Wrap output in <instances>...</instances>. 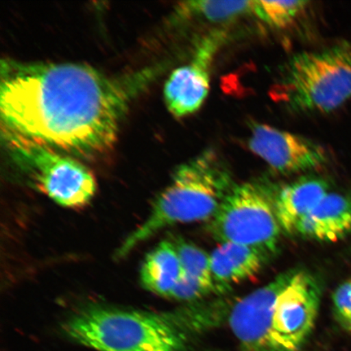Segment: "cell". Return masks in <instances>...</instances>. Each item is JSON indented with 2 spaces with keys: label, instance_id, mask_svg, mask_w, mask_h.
<instances>
[{
  "label": "cell",
  "instance_id": "cell-2",
  "mask_svg": "<svg viewBox=\"0 0 351 351\" xmlns=\"http://www.w3.org/2000/svg\"><path fill=\"white\" fill-rule=\"evenodd\" d=\"M234 185L229 169L212 150L182 165L169 185L154 202L144 222L117 249V258L128 256L166 228L178 223L208 222Z\"/></svg>",
  "mask_w": 351,
  "mask_h": 351
},
{
  "label": "cell",
  "instance_id": "cell-7",
  "mask_svg": "<svg viewBox=\"0 0 351 351\" xmlns=\"http://www.w3.org/2000/svg\"><path fill=\"white\" fill-rule=\"evenodd\" d=\"M208 229L221 243L249 245L273 254L282 232L274 199L256 182L234 185L223 200Z\"/></svg>",
  "mask_w": 351,
  "mask_h": 351
},
{
  "label": "cell",
  "instance_id": "cell-11",
  "mask_svg": "<svg viewBox=\"0 0 351 351\" xmlns=\"http://www.w3.org/2000/svg\"><path fill=\"white\" fill-rule=\"evenodd\" d=\"M270 254L241 244L221 243L210 258V270L217 293L228 291L232 285L260 273Z\"/></svg>",
  "mask_w": 351,
  "mask_h": 351
},
{
  "label": "cell",
  "instance_id": "cell-10",
  "mask_svg": "<svg viewBox=\"0 0 351 351\" xmlns=\"http://www.w3.org/2000/svg\"><path fill=\"white\" fill-rule=\"evenodd\" d=\"M326 179L306 176L280 189L274 199L276 218L284 234H295L297 227L329 193Z\"/></svg>",
  "mask_w": 351,
  "mask_h": 351
},
{
  "label": "cell",
  "instance_id": "cell-18",
  "mask_svg": "<svg viewBox=\"0 0 351 351\" xmlns=\"http://www.w3.org/2000/svg\"><path fill=\"white\" fill-rule=\"evenodd\" d=\"M332 304L337 322L344 330L351 332V280L337 288Z\"/></svg>",
  "mask_w": 351,
  "mask_h": 351
},
{
  "label": "cell",
  "instance_id": "cell-6",
  "mask_svg": "<svg viewBox=\"0 0 351 351\" xmlns=\"http://www.w3.org/2000/svg\"><path fill=\"white\" fill-rule=\"evenodd\" d=\"M274 351H298L317 322L322 288L304 270L292 269L265 285Z\"/></svg>",
  "mask_w": 351,
  "mask_h": 351
},
{
  "label": "cell",
  "instance_id": "cell-9",
  "mask_svg": "<svg viewBox=\"0 0 351 351\" xmlns=\"http://www.w3.org/2000/svg\"><path fill=\"white\" fill-rule=\"evenodd\" d=\"M221 39L219 33L204 39L197 47L194 60L171 73L165 83L164 96L167 107L174 117L191 115L207 99L210 90L209 67Z\"/></svg>",
  "mask_w": 351,
  "mask_h": 351
},
{
  "label": "cell",
  "instance_id": "cell-3",
  "mask_svg": "<svg viewBox=\"0 0 351 351\" xmlns=\"http://www.w3.org/2000/svg\"><path fill=\"white\" fill-rule=\"evenodd\" d=\"M186 320L173 314L91 306L63 324L65 335L97 351H186Z\"/></svg>",
  "mask_w": 351,
  "mask_h": 351
},
{
  "label": "cell",
  "instance_id": "cell-16",
  "mask_svg": "<svg viewBox=\"0 0 351 351\" xmlns=\"http://www.w3.org/2000/svg\"><path fill=\"white\" fill-rule=\"evenodd\" d=\"M173 243L181 261L183 274L214 285L210 254L182 239H175Z\"/></svg>",
  "mask_w": 351,
  "mask_h": 351
},
{
  "label": "cell",
  "instance_id": "cell-12",
  "mask_svg": "<svg viewBox=\"0 0 351 351\" xmlns=\"http://www.w3.org/2000/svg\"><path fill=\"white\" fill-rule=\"evenodd\" d=\"M305 239L332 243L351 235V193H330L298 226Z\"/></svg>",
  "mask_w": 351,
  "mask_h": 351
},
{
  "label": "cell",
  "instance_id": "cell-8",
  "mask_svg": "<svg viewBox=\"0 0 351 351\" xmlns=\"http://www.w3.org/2000/svg\"><path fill=\"white\" fill-rule=\"evenodd\" d=\"M248 146L271 169L283 174L306 172L327 160L326 150L313 140L267 125H253Z\"/></svg>",
  "mask_w": 351,
  "mask_h": 351
},
{
  "label": "cell",
  "instance_id": "cell-17",
  "mask_svg": "<svg viewBox=\"0 0 351 351\" xmlns=\"http://www.w3.org/2000/svg\"><path fill=\"white\" fill-rule=\"evenodd\" d=\"M212 293H217L213 285L182 274L169 298L177 301L191 302L202 300Z\"/></svg>",
  "mask_w": 351,
  "mask_h": 351
},
{
  "label": "cell",
  "instance_id": "cell-1",
  "mask_svg": "<svg viewBox=\"0 0 351 351\" xmlns=\"http://www.w3.org/2000/svg\"><path fill=\"white\" fill-rule=\"evenodd\" d=\"M142 78L119 80L84 64L3 60V134L75 158L97 156L115 142Z\"/></svg>",
  "mask_w": 351,
  "mask_h": 351
},
{
  "label": "cell",
  "instance_id": "cell-13",
  "mask_svg": "<svg viewBox=\"0 0 351 351\" xmlns=\"http://www.w3.org/2000/svg\"><path fill=\"white\" fill-rule=\"evenodd\" d=\"M183 274L181 261L173 241H162L147 254L140 279L148 291L169 298Z\"/></svg>",
  "mask_w": 351,
  "mask_h": 351
},
{
  "label": "cell",
  "instance_id": "cell-14",
  "mask_svg": "<svg viewBox=\"0 0 351 351\" xmlns=\"http://www.w3.org/2000/svg\"><path fill=\"white\" fill-rule=\"evenodd\" d=\"M253 1H187L178 7L180 16L222 23L252 12Z\"/></svg>",
  "mask_w": 351,
  "mask_h": 351
},
{
  "label": "cell",
  "instance_id": "cell-15",
  "mask_svg": "<svg viewBox=\"0 0 351 351\" xmlns=\"http://www.w3.org/2000/svg\"><path fill=\"white\" fill-rule=\"evenodd\" d=\"M307 1H253L252 12L276 28L291 25L307 8Z\"/></svg>",
  "mask_w": 351,
  "mask_h": 351
},
{
  "label": "cell",
  "instance_id": "cell-5",
  "mask_svg": "<svg viewBox=\"0 0 351 351\" xmlns=\"http://www.w3.org/2000/svg\"><path fill=\"white\" fill-rule=\"evenodd\" d=\"M3 137L13 160L44 195L66 208H82L90 203L97 190L96 180L75 157L14 136Z\"/></svg>",
  "mask_w": 351,
  "mask_h": 351
},
{
  "label": "cell",
  "instance_id": "cell-4",
  "mask_svg": "<svg viewBox=\"0 0 351 351\" xmlns=\"http://www.w3.org/2000/svg\"><path fill=\"white\" fill-rule=\"evenodd\" d=\"M271 95L297 112L339 109L351 99V41L293 56L283 66Z\"/></svg>",
  "mask_w": 351,
  "mask_h": 351
}]
</instances>
